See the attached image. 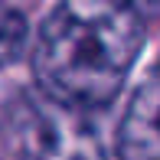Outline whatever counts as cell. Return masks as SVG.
Segmentation results:
<instances>
[{
    "instance_id": "4",
    "label": "cell",
    "mask_w": 160,
    "mask_h": 160,
    "mask_svg": "<svg viewBox=\"0 0 160 160\" xmlns=\"http://www.w3.org/2000/svg\"><path fill=\"white\" fill-rule=\"evenodd\" d=\"M23 42H26V26H23V20H20L17 13L0 10V62L17 59L20 49H23Z\"/></svg>"
},
{
    "instance_id": "3",
    "label": "cell",
    "mask_w": 160,
    "mask_h": 160,
    "mask_svg": "<svg viewBox=\"0 0 160 160\" xmlns=\"http://www.w3.org/2000/svg\"><path fill=\"white\" fill-rule=\"evenodd\" d=\"M118 160H160V65L131 95L118 134Z\"/></svg>"
},
{
    "instance_id": "1",
    "label": "cell",
    "mask_w": 160,
    "mask_h": 160,
    "mask_svg": "<svg viewBox=\"0 0 160 160\" xmlns=\"http://www.w3.org/2000/svg\"><path fill=\"white\" fill-rule=\"evenodd\" d=\"M144 46L131 0H59L33 46V75L52 105L92 111L124 88Z\"/></svg>"
},
{
    "instance_id": "2",
    "label": "cell",
    "mask_w": 160,
    "mask_h": 160,
    "mask_svg": "<svg viewBox=\"0 0 160 160\" xmlns=\"http://www.w3.org/2000/svg\"><path fill=\"white\" fill-rule=\"evenodd\" d=\"M13 160H118V150L101 141L82 111L52 105V111L33 118Z\"/></svg>"
}]
</instances>
